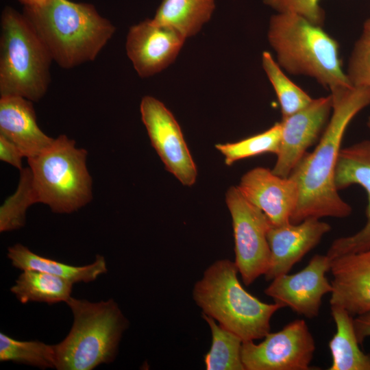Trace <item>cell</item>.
<instances>
[{"mask_svg": "<svg viewBox=\"0 0 370 370\" xmlns=\"http://www.w3.org/2000/svg\"><path fill=\"white\" fill-rule=\"evenodd\" d=\"M332 112L317 146L306 153L290 177L299 187V200L290 222L308 218H345L352 207L339 195L334 175L345 132L353 118L370 104V89L344 86L330 90Z\"/></svg>", "mask_w": 370, "mask_h": 370, "instance_id": "1", "label": "cell"}, {"mask_svg": "<svg viewBox=\"0 0 370 370\" xmlns=\"http://www.w3.org/2000/svg\"><path fill=\"white\" fill-rule=\"evenodd\" d=\"M23 16L63 69L94 60L115 32L114 26L91 4L49 0L25 6Z\"/></svg>", "mask_w": 370, "mask_h": 370, "instance_id": "2", "label": "cell"}, {"mask_svg": "<svg viewBox=\"0 0 370 370\" xmlns=\"http://www.w3.org/2000/svg\"><path fill=\"white\" fill-rule=\"evenodd\" d=\"M87 151L77 148L66 135L55 138L38 155L27 158L21 170L17 190L29 208L36 203L56 213H71L92 198V179L86 166Z\"/></svg>", "mask_w": 370, "mask_h": 370, "instance_id": "3", "label": "cell"}, {"mask_svg": "<svg viewBox=\"0 0 370 370\" xmlns=\"http://www.w3.org/2000/svg\"><path fill=\"white\" fill-rule=\"evenodd\" d=\"M267 38L277 63L288 73L311 77L330 90L352 86L338 43L321 25L295 14L278 13L270 19Z\"/></svg>", "mask_w": 370, "mask_h": 370, "instance_id": "4", "label": "cell"}, {"mask_svg": "<svg viewBox=\"0 0 370 370\" xmlns=\"http://www.w3.org/2000/svg\"><path fill=\"white\" fill-rule=\"evenodd\" d=\"M238 267L228 259L209 266L193 290L196 304L243 342L263 338L270 332L272 316L283 306L267 304L249 293L240 283Z\"/></svg>", "mask_w": 370, "mask_h": 370, "instance_id": "5", "label": "cell"}, {"mask_svg": "<svg viewBox=\"0 0 370 370\" xmlns=\"http://www.w3.org/2000/svg\"><path fill=\"white\" fill-rule=\"evenodd\" d=\"M73 315L68 335L54 345L56 369L92 370L116 357L127 321L112 299L91 302L70 297L66 302Z\"/></svg>", "mask_w": 370, "mask_h": 370, "instance_id": "6", "label": "cell"}, {"mask_svg": "<svg viewBox=\"0 0 370 370\" xmlns=\"http://www.w3.org/2000/svg\"><path fill=\"white\" fill-rule=\"evenodd\" d=\"M53 59L23 14L5 8L0 35V95L38 101L51 82Z\"/></svg>", "mask_w": 370, "mask_h": 370, "instance_id": "7", "label": "cell"}, {"mask_svg": "<svg viewBox=\"0 0 370 370\" xmlns=\"http://www.w3.org/2000/svg\"><path fill=\"white\" fill-rule=\"evenodd\" d=\"M225 202L232 220L234 262L243 283L249 286L268 269L271 251L267 235L271 222L236 186L228 188Z\"/></svg>", "mask_w": 370, "mask_h": 370, "instance_id": "8", "label": "cell"}, {"mask_svg": "<svg viewBox=\"0 0 370 370\" xmlns=\"http://www.w3.org/2000/svg\"><path fill=\"white\" fill-rule=\"evenodd\" d=\"M263 341H244L241 358L245 370H308L316 349L304 319H296L281 330L269 332Z\"/></svg>", "mask_w": 370, "mask_h": 370, "instance_id": "9", "label": "cell"}, {"mask_svg": "<svg viewBox=\"0 0 370 370\" xmlns=\"http://www.w3.org/2000/svg\"><path fill=\"white\" fill-rule=\"evenodd\" d=\"M140 111L151 143L166 169L184 186L193 185L197 167L173 114L162 102L151 96L142 99Z\"/></svg>", "mask_w": 370, "mask_h": 370, "instance_id": "10", "label": "cell"}, {"mask_svg": "<svg viewBox=\"0 0 370 370\" xmlns=\"http://www.w3.org/2000/svg\"><path fill=\"white\" fill-rule=\"evenodd\" d=\"M332 260L327 255H314L308 264L294 274H284L271 280L264 293L283 308L308 319L319 315L322 298L331 293L332 286L325 273Z\"/></svg>", "mask_w": 370, "mask_h": 370, "instance_id": "11", "label": "cell"}, {"mask_svg": "<svg viewBox=\"0 0 370 370\" xmlns=\"http://www.w3.org/2000/svg\"><path fill=\"white\" fill-rule=\"evenodd\" d=\"M332 110L331 95L313 99L301 110L282 118V139L272 171L288 177L294 168L324 130Z\"/></svg>", "mask_w": 370, "mask_h": 370, "instance_id": "12", "label": "cell"}, {"mask_svg": "<svg viewBox=\"0 0 370 370\" xmlns=\"http://www.w3.org/2000/svg\"><path fill=\"white\" fill-rule=\"evenodd\" d=\"M186 39L173 28L147 18L130 28L126 52L138 75L148 77L175 61Z\"/></svg>", "mask_w": 370, "mask_h": 370, "instance_id": "13", "label": "cell"}, {"mask_svg": "<svg viewBox=\"0 0 370 370\" xmlns=\"http://www.w3.org/2000/svg\"><path fill=\"white\" fill-rule=\"evenodd\" d=\"M334 184L338 190L352 185L361 186L367 193L368 204L365 225L356 233L338 238L332 242L326 254L331 260L370 249V140L341 149Z\"/></svg>", "mask_w": 370, "mask_h": 370, "instance_id": "14", "label": "cell"}, {"mask_svg": "<svg viewBox=\"0 0 370 370\" xmlns=\"http://www.w3.org/2000/svg\"><path fill=\"white\" fill-rule=\"evenodd\" d=\"M236 186L272 224L290 222L299 195L298 185L291 177H280L267 168L256 167L245 173Z\"/></svg>", "mask_w": 370, "mask_h": 370, "instance_id": "15", "label": "cell"}, {"mask_svg": "<svg viewBox=\"0 0 370 370\" xmlns=\"http://www.w3.org/2000/svg\"><path fill=\"white\" fill-rule=\"evenodd\" d=\"M330 230V224L317 218L280 225L271 223L267 235L271 257L264 274L266 280L288 273Z\"/></svg>", "mask_w": 370, "mask_h": 370, "instance_id": "16", "label": "cell"}, {"mask_svg": "<svg viewBox=\"0 0 370 370\" xmlns=\"http://www.w3.org/2000/svg\"><path fill=\"white\" fill-rule=\"evenodd\" d=\"M332 291L330 303L351 315L370 311V249L332 260Z\"/></svg>", "mask_w": 370, "mask_h": 370, "instance_id": "17", "label": "cell"}, {"mask_svg": "<svg viewBox=\"0 0 370 370\" xmlns=\"http://www.w3.org/2000/svg\"><path fill=\"white\" fill-rule=\"evenodd\" d=\"M0 135L27 158L38 155L54 140L38 127L32 101L18 96L1 97Z\"/></svg>", "mask_w": 370, "mask_h": 370, "instance_id": "18", "label": "cell"}, {"mask_svg": "<svg viewBox=\"0 0 370 370\" xmlns=\"http://www.w3.org/2000/svg\"><path fill=\"white\" fill-rule=\"evenodd\" d=\"M8 257L12 264L17 269L48 273L65 278L73 283L92 282L107 272L106 260L100 255L97 256L92 264L75 267L37 255L18 243L8 248Z\"/></svg>", "mask_w": 370, "mask_h": 370, "instance_id": "19", "label": "cell"}, {"mask_svg": "<svg viewBox=\"0 0 370 370\" xmlns=\"http://www.w3.org/2000/svg\"><path fill=\"white\" fill-rule=\"evenodd\" d=\"M336 332L329 342L332 365L329 370H370V354L360 348L354 318L345 309L331 306Z\"/></svg>", "mask_w": 370, "mask_h": 370, "instance_id": "20", "label": "cell"}, {"mask_svg": "<svg viewBox=\"0 0 370 370\" xmlns=\"http://www.w3.org/2000/svg\"><path fill=\"white\" fill-rule=\"evenodd\" d=\"M214 0H162L153 20L186 38L196 35L211 18Z\"/></svg>", "mask_w": 370, "mask_h": 370, "instance_id": "21", "label": "cell"}, {"mask_svg": "<svg viewBox=\"0 0 370 370\" xmlns=\"http://www.w3.org/2000/svg\"><path fill=\"white\" fill-rule=\"evenodd\" d=\"M73 282L48 273L25 269L10 288L22 304L66 302L71 297Z\"/></svg>", "mask_w": 370, "mask_h": 370, "instance_id": "22", "label": "cell"}, {"mask_svg": "<svg viewBox=\"0 0 370 370\" xmlns=\"http://www.w3.org/2000/svg\"><path fill=\"white\" fill-rule=\"evenodd\" d=\"M201 317L208 324L212 334L210 349L204 356L206 369L245 370L241 358L242 339L217 324L212 317L204 313Z\"/></svg>", "mask_w": 370, "mask_h": 370, "instance_id": "23", "label": "cell"}, {"mask_svg": "<svg viewBox=\"0 0 370 370\" xmlns=\"http://www.w3.org/2000/svg\"><path fill=\"white\" fill-rule=\"evenodd\" d=\"M262 64L277 95L282 118L292 115L311 103L313 99L286 75L269 51L262 53Z\"/></svg>", "mask_w": 370, "mask_h": 370, "instance_id": "24", "label": "cell"}, {"mask_svg": "<svg viewBox=\"0 0 370 370\" xmlns=\"http://www.w3.org/2000/svg\"><path fill=\"white\" fill-rule=\"evenodd\" d=\"M0 360L41 369L56 368L54 345H47L39 341H18L1 332Z\"/></svg>", "mask_w": 370, "mask_h": 370, "instance_id": "25", "label": "cell"}, {"mask_svg": "<svg viewBox=\"0 0 370 370\" xmlns=\"http://www.w3.org/2000/svg\"><path fill=\"white\" fill-rule=\"evenodd\" d=\"M282 139V124L276 123L266 131L232 143L218 144V149L225 157L227 165L254 156L271 153L278 154Z\"/></svg>", "mask_w": 370, "mask_h": 370, "instance_id": "26", "label": "cell"}, {"mask_svg": "<svg viewBox=\"0 0 370 370\" xmlns=\"http://www.w3.org/2000/svg\"><path fill=\"white\" fill-rule=\"evenodd\" d=\"M346 74L352 86L370 89V18L355 43Z\"/></svg>", "mask_w": 370, "mask_h": 370, "instance_id": "27", "label": "cell"}, {"mask_svg": "<svg viewBox=\"0 0 370 370\" xmlns=\"http://www.w3.org/2000/svg\"><path fill=\"white\" fill-rule=\"evenodd\" d=\"M320 0H264V2L278 13H293L299 15L311 23L321 25L323 12L319 5Z\"/></svg>", "mask_w": 370, "mask_h": 370, "instance_id": "28", "label": "cell"}, {"mask_svg": "<svg viewBox=\"0 0 370 370\" xmlns=\"http://www.w3.org/2000/svg\"><path fill=\"white\" fill-rule=\"evenodd\" d=\"M23 154L19 149L11 141L0 135V159L20 171L22 168Z\"/></svg>", "mask_w": 370, "mask_h": 370, "instance_id": "29", "label": "cell"}, {"mask_svg": "<svg viewBox=\"0 0 370 370\" xmlns=\"http://www.w3.org/2000/svg\"><path fill=\"white\" fill-rule=\"evenodd\" d=\"M354 325L358 341L362 344L367 337H370V311L356 316Z\"/></svg>", "mask_w": 370, "mask_h": 370, "instance_id": "30", "label": "cell"}, {"mask_svg": "<svg viewBox=\"0 0 370 370\" xmlns=\"http://www.w3.org/2000/svg\"><path fill=\"white\" fill-rule=\"evenodd\" d=\"M25 6H36L42 5L49 0H18Z\"/></svg>", "mask_w": 370, "mask_h": 370, "instance_id": "31", "label": "cell"}, {"mask_svg": "<svg viewBox=\"0 0 370 370\" xmlns=\"http://www.w3.org/2000/svg\"><path fill=\"white\" fill-rule=\"evenodd\" d=\"M367 125V127H368V128L369 130V132H370V116L368 119Z\"/></svg>", "mask_w": 370, "mask_h": 370, "instance_id": "32", "label": "cell"}]
</instances>
